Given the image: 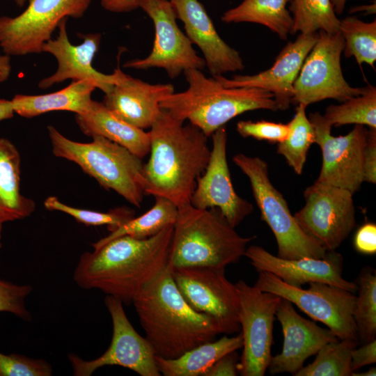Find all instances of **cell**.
Returning <instances> with one entry per match:
<instances>
[{
  "label": "cell",
  "instance_id": "9c48e42d",
  "mask_svg": "<svg viewBox=\"0 0 376 376\" xmlns=\"http://www.w3.org/2000/svg\"><path fill=\"white\" fill-rule=\"evenodd\" d=\"M92 0H29L26 9L15 17H0V47L11 56L42 52L59 23L80 18Z\"/></svg>",
  "mask_w": 376,
  "mask_h": 376
},
{
  "label": "cell",
  "instance_id": "ab89813d",
  "mask_svg": "<svg viewBox=\"0 0 376 376\" xmlns=\"http://www.w3.org/2000/svg\"><path fill=\"white\" fill-rule=\"evenodd\" d=\"M354 245L356 250L363 254L372 255L376 253V225L366 223L357 231Z\"/></svg>",
  "mask_w": 376,
  "mask_h": 376
},
{
  "label": "cell",
  "instance_id": "f35d334b",
  "mask_svg": "<svg viewBox=\"0 0 376 376\" xmlns=\"http://www.w3.org/2000/svg\"><path fill=\"white\" fill-rule=\"evenodd\" d=\"M236 129L239 134L244 138L252 137L278 143L286 139L290 132L288 124L264 120L256 122L240 120L237 123Z\"/></svg>",
  "mask_w": 376,
  "mask_h": 376
},
{
  "label": "cell",
  "instance_id": "603a6c76",
  "mask_svg": "<svg viewBox=\"0 0 376 376\" xmlns=\"http://www.w3.org/2000/svg\"><path fill=\"white\" fill-rule=\"evenodd\" d=\"M174 92L171 84H152L124 73L104 93L102 103L124 121L146 130L161 116L160 102Z\"/></svg>",
  "mask_w": 376,
  "mask_h": 376
},
{
  "label": "cell",
  "instance_id": "8fae6325",
  "mask_svg": "<svg viewBox=\"0 0 376 376\" xmlns=\"http://www.w3.org/2000/svg\"><path fill=\"white\" fill-rule=\"evenodd\" d=\"M239 296V322L242 353L237 364L242 376H263L272 359L273 327L281 299L240 280L235 283Z\"/></svg>",
  "mask_w": 376,
  "mask_h": 376
},
{
  "label": "cell",
  "instance_id": "30bf717a",
  "mask_svg": "<svg viewBox=\"0 0 376 376\" xmlns=\"http://www.w3.org/2000/svg\"><path fill=\"white\" fill-rule=\"evenodd\" d=\"M343 48L340 31L333 34L318 31L317 41L294 82L292 103L308 106L326 99L342 102L363 93L365 87H352L343 77L340 63Z\"/></svg>",
  "mask_w": 376,
  "mask_h": 376
},
{
  "label": "cell",
  "instance_id": "8d00e7d4",
  "mask_svg": "<svg viewBox=\"0 0 376 376\" xmlns=\"http://www.w3.org/2000/svg\"><path fill=\"white\" fill-rule=\"evenodd\" d=\"M52 374V366L43 359L0 352V376H50Z\"/></svg>",
  "mask_w": 376,
  "mask_h": 376
},
{
  "label": "cell",
  "instance_id": "d6a6232c",
  "mask_svg": "<svg viewBox=\"0 0 376 376\" xmlns=\"http://www.w3.org/2000/svg\"><path fill=\"white\" fill-rule=\"evenodd\" d=\"M358 341L338 340L324 345L315 360L303 366L295 376H352V351Z\"/></svg>",
  "mask_w": 376,
  "mask_h": 376
},
{
  "label": "cell",
  "instance_id": "5bb4252c",
  "mask_svg": "<svg viewBox=\"0 0 376 376\" xmlns=\"http://www.w3.org/2000/svg\"><path fill=\"white\" fill-rule=\"evenodd\" d=\"M139 8L153 22L152 49L146 57L125 63L124 68H162L171 79H174L187 70H203L206 67L203 58L197 54L190 40L179 28L169 0H141Z\"/></svg>",
  "mask_w": 376,
  "mask_h": 376
},
{
  "label": "cell",
  "instance_id": "2e32d148",
  "mask_svg": "<svg viewBox=\"0 0 376 376\" xmlns=\"http://www.w3.org/2000/svg\"><path fill=\"white\" fill-rule=\"evenodd\" d=\"M105 306L110 314L113 334L108 349L101 356L86 361L75 354L68 359L75 376H90L106 366H120L141 376H160L155 353L147 339L139 335L129 321L123 302L107 295Z\"/></svg>",
  "mask_w": 376,
  "mask_h": 376
},
{
  "label": "cell",
  "instance_id": "7dc6e473",
  "mask_svg": "<svg viewBox=\"0 0 376 376\" xmlns=\"http://www.w3.org/2000/svg\"><path fill=\"white\" fill-rule=\"evenodd\" d=\"M366 11V13L369 14H375L376 11V6L375 3L369 4V5H362L357 7H354L352 9H350V13H357V12H363Z\"/></svg>",
  "mask_w": 376,
  "mask_h": 376
},
{
  "label": "cell",
  "instance_id": "277c9868",
  "mask_svg": "<svg viewBox=\"0 0 376 376\" xmlns=\"http://www.w3.org/2000/svg\"><path fill=\"white\" fill-rule=\"evenodd\" d=\"M188 88L166 97L160 107L210 137L235 117L249 111L279 110L272 93L257 88H227L198 69L184 72Z\"/></svg>",
  "mask_w": 376,
  "mask_h": 376
},
{
  "label": "cell",
  "instance_id": "3957f363",
  "mask_svg": "<svg viewBox=\"0 0 376 376\" xmlns=\"http://www.w3.org/2000/svg\"><path fill=\"white\" fill-rule=\"evenodd\" d=\"M155 355L174 359L221 334L215 321L194 310L180 292L168 265L132 299Z\"/></svg>",
  "mask_w": 376,
  "mask_h": 376
},
{
  "label": "cell",
  "instance_id": "d6986e66",
  "mask_svg": "<svg viewBox=\"0 0 376 376\" xmlns=\"http://www.w3.org/2000/svg\"><path fill=\"white\" fill-rule=\"evenodd\" d=\"M244 256L258 272H269L287 284L301 287L310 282H321L352 292L357 284L343 277V258L335 251H328L324 258L284 259L258 245L247 246Z\"/></svg>",
  "mask_w": 376,
  "mask_h": 376
},
{
  "label": "cell",
  "instance_id": "bcb514c9",
  "mask_svg": "<svg viewBox=\"0 0 376 376\" xmlns=\"http://www.w3.org/2000/svg\"><path fill=\"white\" fill-rule=\"evenodd\" d=\"M14 114L11 101L0 98V121L11 118Z\"/></svg>",
  "mask_w": 376,
  "mask_h": 376
},
{
  "label": "cell",
  "instance_id": "5b68a950",
  "mask_svg": "<svg viewBox=\"0 0 376 376\" xmlns=\"http://www.w3.org/2000/svg\"><path fill=\"white\" fill-rule=\"evenodd\" d=\"M255 238L238 234L217 208L200 209L186 203L178 207L169 264L173 268H226L244 256Z\"/></svg>",
  "mask_w": 376,
  "mask_h": 376
},
{
  "label": "cell",
  "instance_id": "83f0119b",
  "mask_svg": "<svg viewBox=\"0 0 376 376\" xmlns=\"http://www.w3.org/2000/svg\"><path fill=\"white\" fill-rule=\"evenodd\" d=\"M291 0H243L221 16L225 23L250 22L263 25L287 40L292 33L293 19L287 9Z\"/></svg>",
  "mask_w": 376,
  "mask_h": 376
},
{
  "label": "cell",
  "instance_id": "44dd1931",
  "mask_svg": "<svg viewBox=\"0 0 376 376\" xmlns=\"http://www.w3.org/2000/svg\"><path fill=\"white\" fill-rule=\"evenodd\" d=\"M317 39V33H300L281 49L270 68L258 74L235 75L231 79L223 75L213 77L227 88H257L269 91L274 95L279 110H286L292 103L294 82Z\"/></svg>",
  "mask_w": 376,
  "mask_h": 376
},
{
  "label": "cell",
  "instance_id": "f907efd6",
  "mask_svg": "<svg viewBox=\"0 0 376 376\" xmlns=\"http://www.w3.org/2000/svg\"><path fill=\"white\" fill-rule=\"evenodd\" d=\"M10 1L14 2L18 6L22 7L24 6L26 3L28 2L29 0H10Z\"/></svg>",
  "mask_w": 376,
  "mask_h": 376
},
{
  "label": "cell",
  "instance_id": "74e56055",
  "mask_svg": "<svg viewBox=\"0 0 376 376\" xmlns=\"http://www.w3.org/2000/svg\"><path fill=\"white\" fill-rule=\"evenodd\" d=\"M31 285H17L0 279V312H8L26 320H31L25 299L32 292Z\"/></svg>",
  "mask_w": 376,
  "mask_h": 376
},
{
  "label": "cell",
  "instance_id": "681fc988",
  "mask_svg": "<svg viewBox=\"0 0 376 376\" xmlns=\"http://www.w3.org/2000/svg\"><path fill=\"white\" fill-rule=\"evenodd\" d=\"M376 368L375 367H371L368 370L361 373L353 372L352 376H375Z\"/></svg>",
  "mask_w": 376,
  "mask_h": 376
},
{
  "label": "cell",
  "instance_id": "6da1fadb",
  "mask_svg": "<svg viewBox=\"0 0 376 376\" xmlns=\"http://www.w3.org/2000/svg\"><path fill=\"white\" fill-rule=\"evenodd\" d=\"M173 225L155 235L137 239L124 235L79 258L73 274L84 289H97L130 304L169 264Z\"/></svg>",
  "mask_w": 376,
  "mask_h": 376
},
{
  "label": "cell",
  "instance_id": "cb8c5ba5",
  "mask_svg": "<svg viewBox=\"0 0 376 376\" xmlns=\"http://www.w3.org/2000/svg\"><path fill=\"white\" fill-rule=\"evenodd\" d=\"M75 121L85 135L106 138L141 159L149 154L148 132L118 118L102 102L93 100L86 111L75 114Z\"/></svg>",
  "mask_w": 376,
  "mask_h": 376
},
{
  "label": "cell",
  "instance_id": "c3c4849f",
  "mask_svg": "<svg viewBox=\"0 0 376 376\" xmlns=\"http://www.w3.org/2000/svg\"><path fill=\"white\" fill-rule=\"evenodd\" d=\"M336 15H341L345 9L347 0H330Z\"/></svg>",
  "mask_w": 376,
  "mask_h": 376
},
{
  "label": "cell",
  "instance_id": "ac0fdd59",
  "mask_svg": "<svg viewBox=\"0 0 376 376\" xmlns=\"http://www.w3.org/2000/svg\"><path fill=\"white\" fill-rule=\"evenodd\" d=\"M212 146L205 171L197 180L190 203L200 209L217 208L234 228L253 210V205L235 191L227 162L224 126L211 136Z\"/></svg>",
  "mask_w": 376,
  "mask_h": 376
},
{
  "label": "cell",
  "instance_id": "7402d4cb",
  "mask_svg": "<svg viewBox=\"0 0 376 376\" xmlns=\"http://www.w3.org/2000/svg\"><path fill=\"white\" fill-rule=\"evenodd\" d=\"M185 34L198 46L212 77L241 71L244 64L240 52L219 35L205 8L198 0H169Z\"/></svg>",
  "mask_w": 376,
  "mask_h": 376
},
{
  "label": "cell",
  "instance_id": "9a60e30c",
  "mask_svg": "<svg viewBox=\"0 0 376 376\" xmlns=\"http://www.w3.org/2000/svg\"><path fill=\"white\" fill-rule=\"evenodd\" d=\"M315 143L322 151V167L317 182L349 190L353 194L364 182V150L368 130L355 125L346 135L334 136L323 115L311 113Z\"/></svg>",
  "mask_w": 376,
  "mask_h": 376
},
{
  "label": "cell",
  "instance_id": "e0dca14e",
  "mask_svg": "<svg viewBox=\"0 0 376 376\" xmlns=\"http://www.w3.org/2000/svg\"><path fill=\"white\" fill-rule=\"evenodd\" d=\"M67 19H64L59 23L56 38H52L42 47V52L49 53L56 58L57 68L52 75L38 82V88L47 89L67 79L88 80L106 93L113 84L122 79L125 72L120 68H116L112 74L107 75L94 68L93 61L100 48L101 34L79 33V38H81L83 42L74 45L68 38Z\"/></svg>",
  "mask_w": 376,
  "mask_h": 376
},
{
  "label": "cell",
  "instance_id": "d4e9b609",
  "mask_svg": "<svg viewBox=\"0 0 376 376\" xmlns=\"http://www.w3.org/2000/svg\"><path fill=\"white\" fill-rule=\"evenodd\" d=\"M96 86L88 80L72 81L66 87L47 94H17L10 100L15 113L31 118L54 111L75 114L86 111Z\"/></svg>",
  "mask_w": 376,
  "mask_h": 376
},
{
  "label": "cell",
  "instance_id": "f6af8a7d",
  "mask_svg": "<svg viewBox=\"0 0 376 376\" xmlns=\"http://www.w3.org/2000/svg\"><path fill=\"white\" fill-rule=\"evenodd\" d=\"M12 71L10 56L0 54V84L5 82L10 77Z\"/></svg>",
  "mask_w": 376,
  "mask_h": 376
},
{
  "label": "cell",
  "instance_id": "1f68e13d",
  "mask_svg": "<svg viewBox=\"0 0 376 376\" xmlns=\"http://www.w3.org/2000/svg\"><path fill=\"white\" fill-rule=\"evenodd\" d=\"M323 116L331 127L354 124L376 128L375 86L368 84L361 94L328 106Z\"/></svg>",
  "mask_w": 376,
  "mask_h": 376
},
{
  "label": "cell",
  "instance_id": "ba28073f",
  "mask_svg": "<svg viewBox=\"0 0 376 376\" xmlns=\"http://www.w3.org/2000/svg\"><path fill=\"white\" fill-rule=\"evenodd\" d=\"M258 272L256 288L290 301L310 318L325 324L339 340L359 342L353 318L354 292L321 282H310L308 288L304 289L287 284L269 272Z\"/></svg>",
  "mask_w": 376,
  "mask_h": 376
},
{
  "label": "cell",
  "instance_id": "7bdbcfd3",
  "mask_svg": "<svg viewBox=\"0 0 376 376\" xmlns=\"http://www.w3.org/2000/svg\"><path fill=\"white\" fill-rule=\"evenodd\" d=\"M376 363V339L355 347L351 354V368L353 372Z\"/></svg>",
  "mask_w": 376,
  "mask_h": 376
},
{
  "label": "cell",
  "instance_id": "f1b7e54d",
  "mask_svg": "<svg viewBox=\"0 0 376 376\" xmlns=\"http://www.w3.org/2000/svg\"><path fill=\"white\" fill-rule=\"evenodd\" d=\"M153 206L138 217H133L108 235L92 244L97 249L116 237L129 235L137 239L152 237L164 228L174 225L178 215V207L170 200L155 196Z\"/></svg>",
  "mask_w": 376,
  "mask_h": 376
},
{
  "label": "cell",
  "instance_id": "7c38bea8",
  "mask_svg": "<svg viewBox=\"0 0 376 376\" xmlns=\"http://www.w3.org/2000/svg\"><path fill=\"white\" fill-rule=\"evenodd\" d=\"M304 196V207L294 215L297 224L327 251H335L356 225L353 194L315 181Z\"/></svg>",
  "mask_w": 376,
  "mask_h": 376
},
{
  "label": "cell",
  "instance_id": "7a4b0ae2",
  "mask_svg": "<svg viewBox=\"0 0 376 376\" xmlns=\"http://www.w3.org/2000/svg\"><path fill=\"white\" fill-rule=\"evenodd\" d=\"M162 109L150 128V158L143 165L146 194L161 196L177 207L190 203L199 177L208 164L207 136Z\"/></svg>",
  "mask_w": 376,
  "mask_h": 376
},
{
  "label": "cell",
  "instance_id": "b9f144b4",
  "mask_svg": "<svg viewBox=\"0 0 376 376\" xmlns=\"http://www.w3.org/2000/svg\"><path fill=\"white\" fill-rule=\"evenodd\" d=\"M239 357L236 351L230 352L217 360L204 376H236L238 374Z\"/></svg>",
  "mask_w": 376,
  "mask_h": 376
},
{
  "label": "cell",
  "instance_id": "836d02e7",
  "mask_svg": "<svg viewBox=\"0 0 376 376\" xmlns=\"http://www.w3.org/2000/svg\"><path fill=\"white\" fill-rule=\"evenodd\" d=\"M339 31L344 39V56L354 57L359 65L365 63L374 68L376 20L365 22L356 17L349 16L340 19Z\"/></svg>",
  "mask_w": 376,
  "mask_h": 376
},
{
  "label": "cell",
  "instance_id": "484cf974",
  "mask_svg": "<svg viewBox=\"0 0 376 376\" xmlns=\"http://www.w3.org/2000/svg\"><path fill=\"white\" fill-rule=\"evenodd\" d=\"M21 158L16 146L0 137V221L22 219L36 210V203L20 191Z\"/></svg>",
  "mask_w": 376,
  "mask_h": 376
},
{
  "label": "cell",
  "instance_id": "816d5d0a",
  "mask_svg": "<svg viewBox=\"0 0 376 376\" xmlns=\"http://www.w3.org/2000/svg\"><path fill=\"white\" fill-rule=\"evenodd\" d=\"M2 228H3V224L0 221V248L2 246L1 239H2Z\"/></svg>",
  "mask_w": 376,
  "mask_h": 376
},
{
  "label": "cell",
  "instance_id": "60d3db41",
  "mask_svg": "<svg viewBox=\"0 0 376 376\" xmlns=\"http://www.w3.org/2000/svg\"><path fill=\"white\" fill-rule=\"evenodd\" d=\"M364 182H376V128L369 127L364 150Z\"/></svg>",
  "mask_w": 376,
  "mask_h": 376
},
{
  "label": "cell",
  "instance_id": "f546056e",
  "mask_svg": "<svg viewBox=\"0 0 376 376\" xmlns=\"http://www.w3.org/2000/svg\"><path fill=\"white\" fill-rule=\"evenodd\" d=\"M289 11L292 14V34L339 32L340 19L330 0H291Z\"/></svg>",
  "mask_w": 376,
  "mask_h": 376
},
{
  "label": "cell",
  "instance_id": "ffe728a7",
  "mask_svg": "<svg viewBox=\"0 0 376 376\" xmlns=\"http://www.w3.org/2000/svg\"><path fill=\"white\" fill-rule=\"evenodd\" d=\"M283 334L281 353L272 357L267 369L271 375L290 373L295 375L305 361L316 354L325 344L338 340L329 328H322L301 317L293 304L281 297L276 311Z\"/></svg>",
  "mask_w": 376,
  "mask_h": 376
},
{
  "label": "cell",
  "instance_id": "d590c367",
  "mask_svg": "<svg viewBox=\"0 0 376 376\" xmlns=\"http://www.w3.org/2000/svg\"><path fill=\"white\" fill-rule=\"evenodd\" d=\"M44 205L49 210L68 214L86 226L105 225L109 232L113 231L134 217V211L127 207H116L106 212L79 209L62 203L55 196L47 198Z\"/></svg>",
  "mask_w": 376,
  "mask_h": 376
},
{
  "label": "cell",
  "instance_id": "4dcf8cb0",
  "mask_svg": "<svg viewBox=\"0 0 376 376\" xmlns=\"http://www.w3.org/2000/svg\"><path fill=\"white\" fill-rule=\"evenodd\" d=\"M306 107L304 104H297L293 118L288 123L289 134L277 146V152L298 175L302 173L308 151L315 143L314 129L306 116Z\"/></svg>",
  "mask_w": 376,
  "mask_h": 376
},
{
  "label": "cell",
  "instance_id": "4fadbf2b",
  "mask_svg": "<svg viewBox=\"0 0 376 376\" xmlns=\"http://www.w3.org/2000/svg\"><path fill=\"white\" fill-rule=\"evenodd\" d=\"M176 286L196 311L208 315L221 334L240 331L239 296L235 283L225 275V268L214 267H171Z\"/></svg>",
  "mask_w": 376,
  "mask_h": 376
},
{
  "label": "cell",
  "instance_id": "e575fe53",
  "mask_svg": "<svg viewBox=\"0 0 376 376\" xmlns=\"http://www.w3.org/2000/svg\"><path fill=\"white\" fill-rule=\"evenodd\" d=\"M353 318L359 340L366 343L376 339V274L375 270L365 268L357 283Z\"/></svg>",
  "mask_w": 376,
  "mask_h": 376
},
{
  "label": "cell",
  "instance_id": "52a82bcc",
  "mask_svg": "<svg viewBox=\"0 0 376 376\" xmlns=\"http://www.w3.org/2000/svg\"><path fill=\"white\" fill-rule=\"evenodd\" d=\"M233 161L249 180L261 219L276 238L277 256L290 260L325 258L328 251L300 228L285 198L273 185L267 163L244 153L235 155Z\"/></svg>",
  "mask_w": 376,
  "mask_h": 376
},
{
  "label": "cell",
  "instance_id": "8992f818",
  "mask_svg": "<svg viewBox=\"0 0 376 376\" xmlns=\"http://www.w3.org/2000/svg\"><path fill=\"white\" fill-rule=\"evenodd\" d=\"M53 154L77 164L107 189H112L140 207L146 194L141 158L102 136L89 143L70 140L52 125L47 126Z\"/></svg>",
  "mask_w": 376,
  "mask_h": 376
},
{
  "label": "cell",
  "instance_id": "4316f807",
  "mask_svg": "<svg viewBox=\"0 0 376 376\" xmlns=\"http://www.w3.org/2000/svg\"><path fill=\"white\" fill-rule=\"evenodd\" d=\"M240 332L232 337L224 336L217 340L202 343L174 359L155 356L161 375L164 376H204L207 370L223 356L242 347Z\"/></svg>",
  "mask_w": 376,
  "mask_h": 376
},
{
  "label": "cell",
  "instance_id": "ee69618b",
  "mask_svg": "<svg viewBox=\"0 0 376 376\" xmlns=\"http://www.w3.org/2000/svg\"><path fill=\"white\" fill-rule=\"evenodd\" d=\"M141 0H100L102 7L116 13H128L139 8Z\"/></svg>",
  "mask_w": 376,
  "mask_h": 376
}]
</instances>
